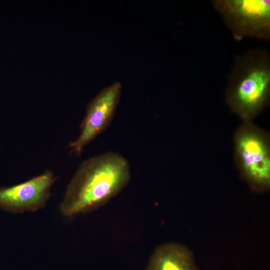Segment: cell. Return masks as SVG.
Here are the masks:
<instances>
[{
    "instance_id": "cell-1",
    "label": "cell",
    "mask_w": 270,
    "mask_h": 270,
    "mask_svg": "<svg viewBox=\"0 0 270 270\" xmlns=\"http://www.w3.org/2000/svg\"><path fill=\"white\" fill-rule=\"evenodd\" d=\"M130 179L129 162L118 153L108 152L87 158L69 182L60 211L71 217L96 210L120 193Z\"/></svg>"
},
{
    "instance_id": "cell-2",
    "label": "cell",
    "mask_w": 270,
    "mask_h": 270,
    "mask_svg": "<svg viewBox=\"0 0 270 270\" xmlns=\"http://www.w3.org/2000/svg\"><path fill=\"white\" fill-rule=\"evenodd\" d=\"M270 92L268 51L254 49L236 56L226 89L231 110L248 122L268 104Z\"/></svg>"
},
{
    "instance_id": "cell-5",
    "label": "cell",
    "mask_w": 270,
    "mask_h": 270,
    "mask_svg": "<svg viewBox=\"0 0 270 270\" xmlns=\"http://www.w3.org/2000/svg\"><path fill=\"white\" fill-rule=\"evenodd\" d=\"M122 85L115 82L102 89L88 105L78 138L70 144L71 152L80 156L87 144L102 133L111 123L119 103Z\"/></svg>"
},
{
    "instance_id": "cell-3",
    "label": "cell",
    "mask_w": 270,
    "mask_h": 270,
    "mask_svg": "<svg viewBox=\"0 0 270 270\" xmlns=\"http://www.w3.org/2000/svg\"><path fill=\"white\" fill-rule=\"evenodd\" d=\"M214 9L222 18L234 38L270 39V0H213Z\"/></svg>"
},
{
    "instance_id": "cell-7",
    "label": "cell",
    "mask_w": 270,
    "mask_h": 270,
    "mask_svg": "<svg viewBox=\"0 0 270 270\" xmlns=\"http://www.w3.org/2000/svg\"><path fill=\"white\" fill-rule=\"evenodd\" d=\"M146 270H198L191 250L176 242L163 244L152 255Z\"/></svg>"
},
{
    "instance_id": "cell-4",
    "label": "cell",
    "mask_w": 270,
    "mask_h": 270,
    "mask_svg": "<svg viewBox=\"0 0 270 270\" xmlns=\"http://www.w3.org/2000/svg\"><path fill=\"white\" fill-rule=\"evenodd\" d=\"M235 148L244 178L257 190H268L270 186V154L264 133L251 125H244L236 134Z\"/></svg>"
},
{
    "instance_id": "cell-6",
    "label": "cell",
    "mask_w": 270,
    "mask_h": 270,
    "mask_svg": "<svg viewBox=\"0 0 270 270\" xmlns=\"http://www.w3.org/2000/svg\"><path fill=\"white\" fill-rule=\"evenodd\" d=\"M55 180L53 172L47 170L25 182L0 188V208L14 214L34 212L44 208Z\"/></svg>"
}]
</instances>
